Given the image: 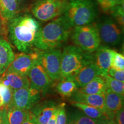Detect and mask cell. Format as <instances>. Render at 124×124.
Instances as JSON below:
<instances>
[{
  "label": "cell",
  "instance_id": "cell-1",
  "mask_svg": "<svg viewBox=\"0 0 124 124\" xmlns=\"http://www.w3.org/2000/svg\"><path fill=\"white\" fill-rule=\"evenodd\" d=\"M41 27L31 15H17L8 22V32L14 46L20 52H31L36 48Z\"/></svg>",
  "mask_w": 124,
  "mask_h": 124
},
{
  "label": "cell",
  "instance_id": "cell-2",
  "mask_svg": "<svg viewBox=\"0 0 124 124\" xmlns=\"http://www.w3.org/2000/svg\"><path fill=\"white\" fill-rule=\"evenodd\" d=\"M72 28L64 15L50 20L41 27L36 48L46 50L59 47L69 39Z\"/></svg>",
  "mask_w": 124,
  "mask_h": 124
},
{
  "label": "cell",
  "instance_id": "cell-3",
  "mask_svg": "<svg viewBox=\"0 0 124 124\" xmlns=\"http://www.w3.org/2000/svg\"><path fill=\"white\" fill-rule=\"evenodd\" d=\"M94 62V56L75 45L66 46L62 52L60 78H73L83 67Z\"/></svg>",
  "mask_w": 124,
  "mask_h": 124
},
{
  "label": "cell",
  "instance_id": "cell-4",
  "mask_svg": "<svg viewBox=\"0 0 124 124\" xmlns=\"http://www.w3.org/2000/svg\"><path fill=\"white\" fill-rule=\"evenodd\" d=\"M98 13L94 0H69L63 15L71 27H75L93 23Z\"/></svg>",
  "mask_w": 124,
  "mask_h": 124
},
{
  "label": "cell",
  "instance_id": "cell-5",
  "mask_svg": "<svg viewBox=\"0 0 124 124\" xmlns=\"http://www.w3.org/2000/svg\"><path fill=\"white\" fill-rule=\"evenodd\" d=\"M71 39L74 45L85 52H95L101 45V39L95 24L74 27Z\"/></svg>",
  "mask_w": 124,
  "mask_h": 124
},
{
  "label": "cell",
  "instance_id": "cell-6",
  "mask_svg": "<svg viewBox=\"0 0 124 124\" xmlns=\"http://www.w3.org/2000/svg\"><path fill=\"white\" fill-rule=\"evenodd\" d=\"M69 0H36L31 8L33 16L41 21H49L64 13Z\"/></svg>",
  "mask_w": 124,
  "mask_h": 124
},
{
  "label": "cell",
  "instance_id": "cell-7",
  "mask_svg": "<svg viewBox=\"0 0 124 124\" xmlns=\"http://www.w3.org/2000/svg\"><path fill=\"white\" fill-rule=\"evenodd\" d=\"M95 25L101 42L111 46L120 44L122 39L121 27L113 18L103 17Z\"/></svg>",
  "mask_w": 124,
  "mask_h": 124
},
{
  "label": "cell",
  "instance_id": "cell-8",
  "mask_svg": "<svg viewBox=\"0 0 124 124\" xmlns=\"http://www.w3.org/2000/svg\"><path fill=\"white\" fill-rule=\"evenodd\" d=\"M41 91L29 87H24L13 91L11 101L9 106L29 110L39 102Z\"/></svg>",
  "mask_w": 124,
  "mask_h": 124
},
{
  "label": "cell",
  "instance_id": "cell-9",
  "mask_svg": "<svg viewBox=\"0 0 124 124\" xmlns=\"http://www.w3.org/2000/svg\"><path fill=\"white\" fill-rule=\"evenodd\" d=\"M62 51L58 48L40 50L39 62L51 79L60 78Z\"/></svg>",
  "mask_w": 124,
  "mask_h": 124
},
{
  "label": "cell",
  "instance_id": "cell-10",
  "mask_svg": "<svg viewBox=\"0 0 124 124\" xmlns=\"http://www.w3.org/2000/svg\"><path fill=\"white\" fill-rule=\"evenodd\" d=\"M40 51L36 50L31 52H21L17 54L7 71L27 75L29 70L39 60Z\"/></svg>",
  "mask_w": 124,
  "mask_h": 124
},
{
  "label": "cell",
  "instance_id": "cell-11",
  "mask_svg": "<svg viewBox=\"0 0 124 124\" xmlns=\"http://www.w3.org/2000/svg\"><path fill=\"white\" fill-rule=\"evenodd\" d=\"M31 87L41 92L46 91L52 84V80L44 70L39 60L33 64L27 74Z\"/></svg>",
  "mask_w": 124,
  "mask_h": 124
},
{
  "label": "cell",
  "instance_id": "cell-12",
  "mask_svg": "<svg viewBox=\"0 0 124 124\" xmlns=\"http://www.w3.org/2000/svg\"><path fill=\"white\" fill-rule=\"evenodd\" d=\"M56 105L53 101L38 102L29 110L39 124H46L56 108Z\"/></svg>",
  "mask_w": 124,
  "mask_h": 124
},
{
  "label": "cell",
  "instance_id": "cell-13",
  "mask_svg": "<svg viewBox=\"0 0 124 124\" xmlns=\"http://www.w3.org/2000/svg\"><path fill=\"white\" fill-rule=\"evenodd\" d=\"M0 82L9 87L13 91L30 86L27 75L7 70L0 77Z\"/></svg>",
  "mask_w": 124,
  "mask_h": 124
},
{
  "label": "cell",
  "instance_id": "cell-14",
  "mask_svg": "<svg viewBox=\"0 0 124 124\" xmlns=\"http://www.w3.org/2000/svg\"><path fill=\"white\" fill-rule=\"evenodd\" d=\"M103 73L97 66L94 62L87 64L83 67L73 77L74 80L81 88L91 81L96 77H102Z\"/></svg>",
  "mask_w": 124,
  "mask_h": 124
},
{
  "label": "cell",
  "instance_id": "cell-15",
  "mask_svg": "<svg viewBox=\"0 0 124 124\" xmlns=\"http://www.w3.org/2000/svg\"><path fill=\"white\" fill-rule=\"evenodd\" d=\"M71 97L72 101L80 102L95 107L103 111L108 117L105 108L104 94H87L77 91Z\"/></svg>",
  "mask_w": 124,
  "mask_h": 124
},
{
  "label": "cell",
  "instance_id": "cell-16",
  "mask_svg": "<svg viewBox=\"0 0 124 124\" xmlns=\"http://www.w3.org/2000/svg\"><path fill=\"white\" fill-rule=\"evenodd\" d=\"M104 98L107 114L110 118L113 119L114 114L123 108L124 96L107 89L104 94Z\"/></svg>",
  "mask_w": 124,
  "mask_h": 124
},
{
  "label": "cell",
  "instance_id": "cell-17",
  "mask_svg": "<svg viewBox=\"0 0 124 124\" xmlns=\"http://www.w3.org/2000/svg\"><path fill=\"white\" fill-rule=\"evenodd\" d=\"M95 51L94 63L104 75L108 73V71L110 68L113 50L107 46H100Z\"/></svg>",
  "mask_w": 124,
  "mask_h": 124
},
{
  "label": "cell",
  "instance_id": "cell-18",
  "mask_svg": "<svg viewBox=\"0 0 124 124\" xmlns=\"http://www.w3.org/2000/svg\"><path fill=\"white\" fill-rule=\"evenodd\" d=\"M12 46L5 39H0V69L5 71L15 59Z\"/></svg>",
  "mask_w": 124,
  "mask_h": 124
},
{
  "label": "cell",
  "instance_id": "cell-19",
  "mask_svg": "<svg viewBox=\"0 0 124 124\" xmlns=\"http://www.w3.org/2000/svg\"><path fill=\"white\" fill-rule=\"evenodd\" d=\"M106 89L104 79L101 77H96L78 91L87 94H104Z\"/></svg>",
  "mask_w": 124,
  "mask_h": 124
},
{
  "label": "cell",
  "instance_id": "cell-20",
  "mask_svg": "<svg viewBox=\"0 0 124 124\" xmlns=\"http://www.w3.org/2000/svg\"><path fill=\"white\" fill-rule=\"evenodd\" d=\"M56 91L62 97H72L79 89L73 78H62L56 86Z\"/></svg>",
  "mask_w": 124,
  "mask_h": 124
},
{
  "label": "cell",
  "instance_id": "cell-21",
  "mask_svg": "<svg viewBox=\"0 0 124 124\" xmlns=\"http://www.w3.org/2000/svg\"><path fill=\"white\" fill-rule=\"evenodd\" d=\"M17 0H0V16L8 22L17 15Z\"/></svg>",
  "mask_w": 124,
  "mask_h": 124
},
{
  "label": "cell",
  "instance_id": "cell-22",
  "mask_svg": "<svg viewBox=\"0 0 124 124\" xmlns=\"http://www.w3.org/2000/svg\"><path fill=\"white\" fill-rule=\"evenodd\" d=\"M5 109L8 124H21L27 118L29 111L9 105L5 107Z\"/></svg>",
  "mask_w": 124,
  "mask_h": 124
},
{
  "label": "cell",
  "instance_id": "cell-23",
  "mask_svg": "<svg viewBox=\"0 0 124 124\" xmlns=\"http://www.w3.org/2000/svg\"><path fill=\"white\" fill-rule=\"evenodd\" d=\"M71 104L74 107L79 108L82 113H84L85 115L91 118L94 119V120H98L102 118H109L103 111L95 107L90 106V105L85 104V103L74 101H72Z\"/></svg>",
  "mask_w": 124,
  "mask_h": 124
},
{
  "label": "cell",
  "instance_id": "cell-24",
  "mask_svg": "<svg viewBox=\"0 0 124 124\" xmlns=\"http://www.w3.org/2000/svg\"><path fill=\"white\" fill-rule=\"evenodd\" d=\"M106 83L107 89L113 92L123 95L124 94V83L113 78L108 74L101 77Z\"/></svg>",
  "mask_w": 124,
  "mask_h": 124
},
{
  "label": "cell",
  "instance_id": "cell-25",
  "mask_svg": "<svg viewBox=\"0 0 124 124\" xmlns=\"http://www.w3.org/2000/svg\"><path fill=\"white\" fill-rule=\"evenodd\" d=\"M97 121L89 117L80 110L70 116L67 124H97Z\"/></svg>",
  "mask_w": 124,
  "mask_h": 124
},
{
  "label": "cell",
  "instance_id": "cell-26",
  "mask_svg": "<svg viewBox=\"0 0 124 124\" xmlns=\"http://www.w3.org/2000/svg\"><path fill=\"white\" fill-rule=\"evenodd\" d=\"M13 90L0 82V109L7 106L11 101Z\"/></svg>",
  "mask_w": 124,
  "mask_h": 124
},
{
  "label": "cell",
  "instance_id": "cell-27",
  "mask_svg": "<svg viewBox=\"0 0 124 124\" xmlns=\"http://www.w3.org/2000/svg\"><path fill=\"white\" fill-rule=\"evenodd\" d=\"M108 12L111 14L112 18L120 27H124V4L113 7Z\"/></svg>",
  "mask_w": 124,
  "mask_h": 124
},
{
  "label": "cell",
  "instance_id": "cell-28",
  "mask_svg": "<svg viewBox=\"0 0 124 124\" xmlns=\"http://www.w3.org/2000/svg\"><path fill=\"white\" fill-rule=\"evenodd\" d=\"M110 68L116 70H124V55L113 50L111 60Z\"/></svg>",
  "mask_w": 124,
  "mask_h": 124
},
{
  "label": "cell",
  "instance_id": "cell-29",
  "mask_svg": "<svg viewBox=\"0 0 124 124\" xmlns=\"http://www.w3.org/2000/svg\"><path fill=\"white\" fill-rule=\"evenodd\" d=\"M95 1L98 4L101 8L105 12H108L110 9L116 5L124 4V0H95Z\"/></svg>",
  "mask_w": 124,
  "mask_h": 124
},
{
  "label": "cell",
  "instance_id": "cell-30",
  "mask_svg": "<svg viewBox=\"0 0 124 124\" xmlns=\"http://www.w3.org/2000/svg\"><path fill=\"white\" fill-rule=\"evenodd\" d=\"M66 104L64 103H60L57 106L58 113L56 118L55 124H66L67 118L66 112Z\"/></svg>",
  "mask_w": 124,
  "mask_h": 124
},
{
  "label": "cell",
  "instance_id": "cell-31",
  "mask_svg": "<svg viewBox=\"0 0 124 124\" xmlns=\"http://www.w3.org/2000/svg\"><path fill=\"white\" fill-rule=\"evenodd\" d=\"M108 74L111 77L116 80L121 82H124V70H116L110 68Z\"/></svg>",
  "mask_w": 124,
  "mask_h": 124
},
{
  "label": "cell",
  "instance_id": "cell-32",
  "mask_svg": "<svg viewBox=\"0 0 124 124\" xmlns=\"http://www.w3.org/2000/svg\"><path fill=\"white\" fill-rule=\"evenodd\" d=\"M113 120L116 124H124V107L114 114Z\"/></svg>",
  "mask_w": 124,
  "mask_h": 124
},
{
  "label": "cell",
  "instance_id": "cell-33",
  "mask_svg": "<svg viewBox=\"0 0 124 124\" xmlns=\"http://www.w3.org/2000/svg\"><path fill=\"white\" fill-rule=\"evenodd\" d=\"M8 32V21L5 20L0 21V39H4Z\"/></svg>",
  "mask_w": 124,
  "mask_h": 124
},
{
  "label": "cell",
  "instance_id": "cell-34",
  "mask_svg": "<svg viewBox=\"0 0 124 124\" xmlns=\"http://www.w3.org/2000/svg\"><path fill=\"white\" fill-rule=\"evenodd\" d=\"M21 124H39L34 117L33 114L30 110L28 111V116L24 121Z\"/></svg>",
  "mask_w": 124,
  "mask_h": 124
},
{
  "label": "cell",
  "instance_id": "cell-35",
  "mask_svg": "<svg viewBox=\"0 0 124 124\" xmlns=\"http://www.w3.org/2000/svg\"><path fill=\"white\" fill-rule=\"evenodd\" d=\"M0 124H8L6 117L5 108L0 109Z\"/></svg>",
  "mask_w": 124,
  "mask_h": 124
},
{
  "label": "cell",
  "instance_id": "cell-36",
  "mask_svg": "<svg viewBox=\"0 0 124 124\" xmlns=\"http://www.w3.org/2000/svg\"><path fill=\"white\" fill-rule=\"evenodd\" d=\"M97 124H116L113 119L105 118L97 121Z\"/></svg>",
  "mask_w": 124,
  "mask_h": 124
},
{
  "label": "cell",
  "instance_id": "cell-37",
  "mask_svg": "<svg viewBox=\"0 0 124 124\" xmlns=\"http://www.w3.org/2000/svg\"><path fill=\"white\" fill-rule=\"evenodd\" d=\"M57 113H58V108L56 107V108L54 111L52 116H51V117L50 118L48 121L47 122L46 124H55L56 122V115H57Z\"/></svg>",
  "mask_w": 124,
  "mask_h": 124
},
{
  "label": "cell",
  "instance_id": "cell-38",
  "mask_svg": "<svg viewBox=\"0 0 124 124\" xmlns=\"http://www.w3.org/2000/svg\"><path fill=\"white\" fill-rule=\"evenodd\" d=\"M3 19L2 18H1V16H0V21H1V20H2Z\"/></svg>",
  "mask_w": 124,
  "mask_h": 124
}]
</instances>
